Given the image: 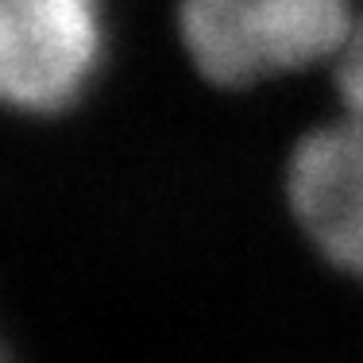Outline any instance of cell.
I'll return each mask as SVG.
<instances>
[{
	"label": "cell",
	"instance_id": "obj_1",
	"mask_svg": "<svg viewBox=\"0 0 363 363\" xmlns=\"http://www.w3.org/2000/svg\"><path fill=\"white\" fill-rule=\"evenodd\" d=\"M352 23L348 0H182V43L217 85H255L336 58Z\"/></svg>",
	"mask_w": 363,
	"mask_h": 363
},
{
	"label": "cell",
	"instance_id": "obj_2",
	"mask_svg": "<svg viewBox=\"0 0 363 363\" xmlns=\"http://www.w3.org/2000/svg\"><path fill=\"white\" fill-rule=\"evenodd\" d=\"M101 58L97 0H0V89L23 112H62Z\"/></svg>",
	"mask_w": 363,
	"mask_h": 363
},
{
	"label": "cell",
	"instance_id": "obj_3",
	"mask_svg": "<svg viewBox=\"0 0 363 363\" xmlns=\"http://www.w3.org/2000/svg\"><path fill=\"white\" fill-rule=\"evenodd\" d=\"M290 209L340 271L363 279V120L344 116L309 132L286 170Z\"/></svg>",
	"mask_w": 363,
	"mask_h": 363
},
{
	"label": "cell",
	"instance_id": "obj_4",
	"mask_svg": "<svg viewBox=\"0 0 363 363\" xmlns=\"http://www.w3.org/2000/svg\"><path fill=\"white\" fill-rule=\"evenodd\" d=\"M336 89L344 97L348 116L363 120V16L352 23L340 55H336Z\"/></svg>",
	"mask_w": 363,
	"mask_h": 363
}]
</instances>
